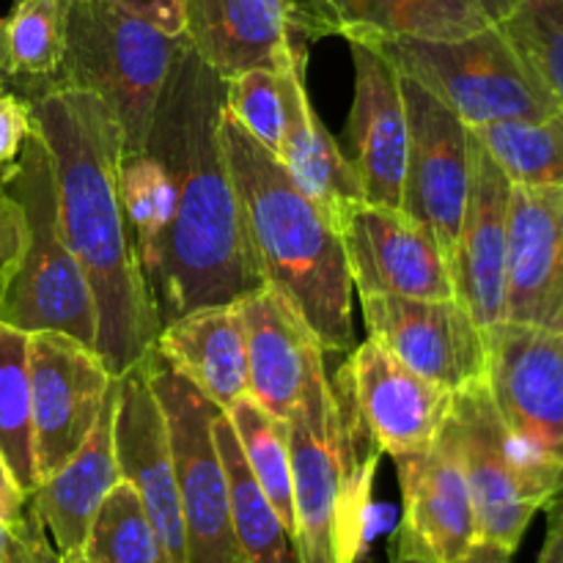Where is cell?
I'll return each instance as SVG.
<instances>
[{"mask_svg": "<svg viewBox=\"0 0 563 563\" xmlns=\"http://www.w3.org/2000/svg\"><path fill=\"white\" fill-rule=\"evenodd\" d=\"M143 366L168 429L170 460L185 515L187 563H234L236 542L231 531L229 487L212 438V421L220 407L174 372L154 350L143 357Z\"/></svg>", "mask_w": 563, "mask_h": 563, "instance_id": "obj_10", "label": "cell"}, {"mask_svg": "<svg viewBox=\"0 0 563 563\" xmlns=\"http://www.w3.org/2000/svg\"><path fill=\"white\" fill-rule=\"evenodd\" d=\"M113 440L121 478L141 495L152 531L157 537L159 563H187V531L170 460L163 410L148 385L143 361L115 377Z\"/></svg>", "mask_w": 563, "mask_h": 563, "instance_id": "obj_15", "label": "cell"}, {"mask_svg": "<svg viewBox=\"0 0 563 563\" xmlns=\"http://www.w3.org/2000/svg\"><path fill=\"white\" fill-rule=\"evenodd\" d=\"M401 487V522L394 553L427 563H454L478 544L465 471L449 440L394 456Z\"/></svg>", "mask_w": 563, "mask_h": 563, "instance_id": "obj_17", "label": "cell"}, {"mask_svg": "<svg viewBox=\"0 0 563 563\" xmlns=\"http://www.w3.org/2000/svg\"><path fill=\"white\" fill-rule=\"evenodd\" d=\"M25 212V251L5 295L0 322L25 333H64L97 344V306L86 273L64 240L53 163L33 126L20 159L0 174Z\"/></svg>", "mask_w": 563, "mask_h": 563, "instance_id": "obj_6", "label": "cell"}, {"mask_svg": "<svg viewBox=\"0 0 563 563\" xmlns=\"http://www.w3.org/2000/svg\"><path fill=\"white\" fill-rule=\"evenodd\" d=\"M9 531H11V528L0 526V563H3V555H5V542H9Z\"/></svg>", "mask_w": 563, "mask_h": 563, "instance_id": "obj_44", "label": "cell"}, {"mask_svg": "<svg viewBox=\"0 0 563 563\" xmlns=\"http://www.w3.org/2000/svg\"><path fill=\"white\" fill-rule=\"evenodd\" d=\"M500 27L563 110V0H520Z\"/></svg>", "mask_w": 563, "mask_h": 563, "instance_id": "obj_34", "label": "cell"}, {"mask_svg": "<svg viewBox=\"0 0 563 563\" xmlns=\"http://www.w3.org/2000/svg\"><path fill=\"white\" fill-rule=\"evenodd\" d=\"M520 0H322L333 36L451 42L500 25Z\"/></svg>", "mask_w": 563, "mask_h": 563, "instance_id": "obj_26", "label": "cell"}, {"mask_svg": "<svg viewBox=\"0 0 563 563\" xmlns=\"http://www.w3.org/2000/svg\"><path fill=\"white\" fill-rule=\"evenodd\" d=\"M280 3L286 5L297 33H300L306 42H317V38L333 36V25H330L322 0H280Z\"/></svg>", "mask_w": 563, "mask_h": 563, "instance_id": "obj_40", "label": "cell"}, {"mask_svg": "<svg viewBox=\"0 0 563 563\" xmlns=\"http://www.w3.org/2000/svg\"><path fill=\"white\" fill-rule=\"evenodd\" d=\"M185 42V33L163 31L115 0H69L64 58L53 80L31 97L53 88L91 91L113 110L124 154L143 152L157 99Z\"/></svg>", "mask_w": 563, "mask_h": 563, "instance_id": "obj_5", "label": "cell"}, {"mask_svg": "<svg viewBox=\"0 0 563 563\" xmlns=\"http://www.w3.org/2000/svg\"><path fill=\"white\" fill-rule=\"evenodd\" d=\"M223 97V77L185 42L143 146L176 181L174 218L146 269L159 328L196 308L240 302L264 286L220 141Z\"/></svg>", "mask_w": 563, "mask_h": 563, "instance_id": "obj_1", "label": "cell"}, {"mask_svg": "<svg viewBox=\"0 0 563 563\" xmlns=\"http://www.w3.org/2000/svg\"><path fill=\"white\" fill-rule=\"evenodd\" d=\"M440 434L465 471L478 542L515 555L537 511L548 509L555 493L522 460L489 394L487 374L456 390Z\"/></svg>", "mask_w": 563, "mask_h": 563, "instance_id": "obj_8", "label": "cell"}, {"mask_svg": "<svg viewBox=\"0 0 563 563\" xmlns=\"http://www.w3.org/2000/svg\"><path fill=\"white\" fill-rule=\"evenodd\" d=\"M487 385L522 460L563 489V330L504 322L487 339Z\"/></svg>", "mask_w": 563, "mask_h": 563, "instance_id": "obj_9", "label": "cell"}, {"mask_svg": "<svg viewBox=\"0 0 563 563\" xmlns=\"http://www.w3.org/2000/svg\"><path fill=\"white\" fill-rule=\"evenodd\" d=\"M115 388L119 385L113 379V388L86 443L27 495V506L38 517L60 559L82 555L99 506L121 482L113 440Z\"/></svg>", "mask_w": 563, "mask_h": 563, "instance_id": "obj_24", "label": "cell"}, {"mask_svg": "<svg viewBox=\"0 0 563 563\" xmlns=\"http://www.w3.org/2000/svg\"><path fill=\"white\" fill-rule=\"evenodd\" d=\"M27 509V493L16 482L14 471L0 454V526L14 528Z\"/></svg>", "mask_w": 563, "mask_h": 563, "instance_id": "obj_41", "label": "cell"}, {"mask_svg": "<svg viewBox=\"0 0 563 563\" xmlns=\"http://www.w3.org/2000/svg\"><path fill=\"white\" fill-rule=\"evenodd\" d=\"M223 412L234 427L253 476L258 478L269 504L278 511L286 533L295 542V478H291L289 421L273 416L267 407H262L247 394L240 396Z\"/></svg>", "mask_w": 563, "mask_h": 563, "instance_id": "obj_30", "label": "cell"}, {"mask_svg": "<svg viewBox=\"0 0 563 563\" xmlns=\"http://www.w3.org/2000/svg\"><path fill=\"white\" fill-rule=\"evenodd\" d=\"M410 148L401 209L427 225L445 258L454 256L471 190V130L410 75H401Z\"/></svg>", "mask_w": 563, "mask_h": 563, "instance_id": "obj_11", "label": "cell"}, {"mask_svg": "<svg viewBox=\"0 0 563 563\" xmlns=\"http://www.w3.org/2000/svg\"><path fill=\"white\" fill-rule=\"evenodd\" d=\"M355 64V97L346 119V159L374 207L401 209L405 196L407 104L401 71L368 38H350Z\"/></svg>", "mask_w": 563, "mask_h": 563, "instance_id": "obj_14", "label": "cell"}, {"mask_svg": "<svg viewBox=\"0 0 563 563\" xmlns=\"http://www.w3.org/2000/svg\"><path fill=\"white\" fill-rule=\"evenodd\" d=\"M27 104L53 163L64 240L97 306L93 350L104 368L121 377L154 350L159 333L157 308L121 201L124 135L113 110L91 91L53 88Z\"/></svg>", "mask_w": 563, "mask_h": 563, "instance_id": "obj_2", "label": "cell"}, {"mask_svg": "<svg viewBox=\"0 0 563 563\" xmlns=\"http://www.w3.org/2000/svg\"><path fill=\"white\" fill-rule=\"evenodd\" d=\"M3 563H60L58 550L53 548L47 531L31 511V506L25 509L22 520L9 531Z\"/></svg>", "mask_w": 563, "mask_h": 563, "instance_id": "obj_38", "label": "cell"}, {"mask_svg": "<svg viewBox=\"0 0 563 563\" xmlns=\"http://www.w3.org/2000/svg\"><path fill=\"white\" fill-rule=\"evenodd\" d=\"M339 372L383 454H410L438 440L454 394L407 368L372 335L352 346Z\"/></svg>", "mask_w": 563, "mask_h": 563, "instance_id": "obj_18", "label": "cell"}, {"mask_svg": "<svg viewBox=\"0 0 563 563\" xmlns=\"http://www.w3.org/2000/svg\"><path fill=\"white\" fill-rule=\"evenodd\" d=\"M220 141L264 286L313 330L324 352H350L352 278L341 236L295 185L278 154L247 135L225 104Z\"/></svg>", "mask_w": 563, "mask_h": 563, "instance_id": "obj_3", "label": "cell"}, {"mask_svg": "<svg viewBox=\"0 0 563 563\" xmlns=\"http://www.w3.org/2000/svg\"><path fill=\"white\" fill-rule=\"evenodd\" d=\"M82 555L91 563H159L152 522L141 495L126 478H121L99 506Z\"/></svg>", "mask_w": 563, "mask_h": 563, "instance_id": "obj_33", "label": "cell"}, {"mask_svg": "<svg viewBox=\"0 0 563 563\" xmlns=\"http://www.w3.org/2000/svg\"><path fill=\"white\" fill-rule=\"evenodd\" d=\"M306 58L308 49H295L278 66L286 110V130L278 157L295 185L311 198L335 234H341L366 196L344 148L313 110L306 88Z\"/></svg>", "mask_w": 563, "mask_h": 563, "instance_id": "obj_22", "label": "cell"}, {"mask_svg": "<svg viewBox=\"0 0 563 563\" xmlns=\"http://www.w3.org/2000/svg\"><path fill=\"white\" fill-rule=\"evenodd\" d=\"M537 563H563V489L548 506V537Z\"/></svg>", "mask_w": 563, "mask_h": 563, "instance_id": "obj_42", "label": "cell"}, {"mask_svg": "<svg viewBox=\"0 0 563 563\" xmlns=\"http://www.w3.org/2000/svg\"><path fill=\"white\" fill-rule=\"evenodd\" d=\"M33 405V456L38 484L53 476L91 434L113 374L93 346L64 333H31L27 339Z\"/></svg>", "mask_w": 563, "mask_h": 563, "instance_id": "obj_12", "label": "cell"}, {"mask_svg": "<svg viewBox=\"0 0 563 563\" xmlns=\"http://www.w3.org/2000/svg\"><path fill=\"white\" fill-rule=\"evenodd\" d=\"M132 14L154 22L168 33H185V0H115Z\"/></svg>", "mask_w": 563, "mask_h": 563, "instance_id": "obj_39", "label": "cell"}, {"mask_svg": "<svg viewBox=\"0 0 563 563\" xmlns=\"http://www.w3.org/2000/svg\"><path fill=\"white\" fill-rule=\"evenodd\" d=\"M60 563H91L86 555H75V559H60Z\"/></svg>", "mask_w": 563, "mask_h": 563, "instance_id": "obj_45", "label": "cell"}, {"mask_svg": "<svg viewBox=\"0 0 563 563\" xmlns=\"http://www.w3.org/2000/svg\"><path fill=\"white\" fill-rule=\"evenodd\" d=\"M69 0H16L0 16V80L31 97L58 71L66 47Z\"/></svg>", "mask_w": 563, "mask_h": 563, "instance_id": "obj_28", "label": "cell"}, {"mask_svg": "<svg viewBox=\"0 0 563 563\" xmlns=\"http://www.w3.org/2000/svg\"><path fill=\"white\" fill-rule=\"evenodd\" d=\"M25 236V212H22L20 201L0 181V311H3L11 280H14L16 269H20Z\"/></svg>", "mask_w": 563, "mask_h": 563, "instance_id": "obj_36", "label": "cell"}, {"mask_svg": "<svg viewBox=\"0 0 563 563\" xmlns=\"http://www.w3.org/2000/svg\"><path fill=\"white\" fill-rule=\"evenodd\" d=\"M185 36L225 82L247 69H278L308 49L280 0H185Z\"/></svg>", "mask_w": 563, "mask_h": 563, "instance_id": "obj_23", "label": "cell"}, {"mask_svg": "<svg viewBox=\"0 0 563 563\" xmlns=\"http://www.w3.org/2000/svg\"><path fill=\"white\" fill-rule=\"evenodd\" d=\"M240 308L247 335V396L289 421L302 399L328 383L324 346L267 286L242 297Z\"/></svg>", "mask_w": 563, "mask_h": 563, "instance_id": "obj_21", "label": "cell"}, {"mask_svg": "<svg viewBox=\"0 0 563 563\" xmlns=\"http://www.w3.org/2000/svg\"><path fill=\"white\" fill-rule=\"evenodd\" d=\"M368 335L407 368L456 394L487 374V339L456 297L363 295Z\"/></svg>", "mask_w": 563, "mask_h": 563, "instance_id": "obj_13", "label": "cell"}, {"mask_svg": "<svg viewBox=\"0 0 563 563\" xmlns=\"http://www.w3.org/2000/svg\"><path fill=\"white\" fill-rule=\"evenodd\" d=\"M234 563H245V561H242V559H236V561H234Z\"/></svg>", "mask_w": 563, "mask_h": 563, "instance_id": "obj_46", "label": "cell"}, {"mask_svg": "<svg viewBox=\"0 0 563 563\" xmlns=\"http://www.w3.org/2000/svg\"><path fill=\"white\" fill-rule=\"evenodd\" d=\"M509 198L511 181L471 132V190L449 267L454 297L476 319L484 339L506 322Z\"/></svg>", "mask_w": 563, "mask_h": 563, "instance_id": "obj_19", "label": "cell"}, {"mask_svg": "<svg viewBox=\"0 0 563 563\" xmlns=\"http://www.w3.org/2000/svg\"><path fill=\"white\" fill-rule=\"evenodd\" d=\"M401 75L416 77L443 99L467 126L509 119H542L559 110L548 88L511 44L504 27L493 25L465 38H368Z\"/></svg>", "mask_w": 563, "mask_h": 563, "instance_id": "obj_7", "label": "cell"}, {"mask_svg": "<svg viewBox=\"0 0 563 563\" xmlns=\"http://www.w3.org/2000/svg\"><path fill=\"white\" fill-rule=\"evenodd\" d=\"M214 449L223 462L225 487H229L231 531L236 542V559L245 563H300L291 537L286 533L278 511L247 465L234 427L223 410L212 421Z\"/></svg>", "mask_w": 563, "mask_h": 563, "instance_id": "obj_27", "label": "cell"}, {"mask_svg": "<svg viewBox=\"0 0 563 563\" xmlns=\"http://www.w3.org/2000/svg\"><path fill=\"white\" fill-rule=\"evenodd\" d=\"M471 132L515 187L563 185V110L542 119L495 121Z\"/></svg>", "mask_w": 563, "mask_h": 563, "instance_id": "obj_29", "label": "cell"}, {"mask_svg": "<svg viewBox=\"0 0 563 563\" xmlns=\"http://www.w3.org/2000/svg\"><path fill=\"white\" fill-rule=\"evenodd\" d=\"M0 82H3V80H0Z\"/></svg>", "mask_w": 563, "mask_h": 563, "instance_id": "obj_47", "label": "cell"}, {"mask_svg": "<svg viewBox=\"0 0 563 563\" xmlns=\"http://www.w3.org/2000/svg\"><path fill=\"white\" fill-rule=\"evenodd\" d=\"M33 132V115L27 99L0 82V174L20 159Z\"/></svg>", "mask_w": 563, "mask_h": 563, "instance_id": "obj_37", "label": "cell"}, {"mask_svg": "<svg viewBox=\"0 0 563 563\" xmlns=\"http://www.w3.org/2000/svg\"><path fill=\"white\" fill-rule=\"evenodd\" d=\"M225 110L242 124V130L256 137L262 146L278 154L284 143L286 110L280 91L278 69H247L225 82Z\"/></svg>", "mask_w": 563, "mask_h": 563, "instance_id": "obj_35", "label": "cell"}, {"mask_svg": "<svg viewBox=\"0 0 563 563\" xmlns=\"http://www.w3.org/2000/svg\"><path fill=\"white\" fill-rule=\"evenodd\" d=\"M295 550L300 563H357L379 445L344 374L313 388L289 418Z\"/></svg>", "mask_w": 563, "mask_h": 563, "instance_id": "obj_4", "label": "cell"}, {"mask_svg": "<svg viewBox=\"0 0 563 563\" xmlns=\"http://www.w3.org/2000/svg\"><path fill=\"white\" fill-rule=\"evenodd\" d=\"M339 236L357 297H454L443 247L438 245L432 231L405 209L374 207L363 201Z\"/></svg>", "mask_w": 563, "mask_h": 563, "instance_id": "obj_16", "label": "cell"}, {"mask_svg": "<svg viewBox=\"0 0 563 563\" xmlns=\"http://www.w3.org/2000/svg\"><path fill=\"white\" fill-rule=\"evenodd\" d=\"M121 201L135 234L143 275L157 256L176 207V181L168 165L148 148L124 154L119 170Z\"/></svg>", "mask_w": 563, "mask_h": 563, "instance_id": "obj_32", "label": "cell"}, {"mask_svg": "<svg viewBox=\"0 0 563 563\" xmlns=\"http://www.w3.org/2000/svg\"><path fill=\"white\" fill-rule=\"evenodd\" d=\"M390 563H427V561L407 559V555L394 553V559H390ZM454 563H511V553H506V550H500V548H493V544L478 542L476 548H473L471 553L465 555V559H460V561H454Z\"/></svg>", "mask_w": 563, "mask_h": 563, "instance_id": "obj_43", "label": "cell"}, {"mask_svg": "<svg viewBox=\"0 0 563 563\" xmlns=\"http://www.w3.org/2000/svg\"><path fill=\"white\" fill-rule=\"evenodd\" d=\"M154 352L220 410L247 394V335L240 302L196 308L174 319L159 328Z\"/></svg>", "mask_w": 563, "mask_h": 563, "instance_id": "obj_25", "label": "cell"}, {"mask_svg": "<svg viewBox=\"0 0 563 563\" xmlns=\"http://www.w3.org/2000/svg\"><path fill=\"white\" fill-rule=\"evenodd\" d=\"M506 322L563 330V185H511Z\"/></svg>", "mask_w": 563, "mask_h": 563, "instance_id": "obj_20", "label": "cell"}, {"mask_svg": "<svg viewBox=\"0 0 563 563\" xmlns=\"http://www.w3.org/2000/svg\"><path fill=\"white\" fill-rule=\"evenodd\" d=\"M31 333L0 322V454L14 471L27 495L38 487L33 456V405L31 366H27Z\"/></svg>", "mask_w": 563, "mask_h": 563, "instance_id": "obj_31", "label": "cell"}]
</instances>
